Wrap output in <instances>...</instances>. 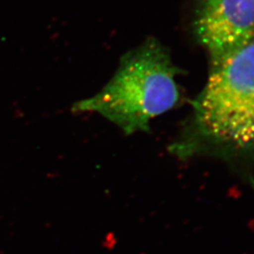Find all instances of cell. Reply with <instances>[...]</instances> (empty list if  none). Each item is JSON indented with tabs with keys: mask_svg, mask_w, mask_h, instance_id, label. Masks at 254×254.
<instances>
[{
	"mask_svg": "<svg viewBox=\"0 0 254 254\" xmlns=\"http://www.w3.org/2000/svg\"><path fill=\"white\" fill-rule=\"evenodd\" d=\"M177 70L155 39L127 52L100 91L74 103L73 112L97 113L125 134L147 132L153 119L173 109L180 94Z\"/></svg>",
	"mask_w": 254,
	"mask_h": 254,
	"instance_id": "cell-1",
	"label": "cell"
},
{
	"mask_svg": "<svg viewBox=\"0 0 254 254\" xmlns=\"http://www.w3.org/2000/svg\"><path fill=\"white\" fill-rule=\"evenodd\" d=\"M196 35L212 66L254 41V0H200Z\"/></svg>",
	"mask_w": 254,
	"mask_h": 254,
	"instance_id": "cell-3",
	"label": "cell"
},
{
	"mask_svg": "<svg viewBox=\"0 0 254 254\" xmlns=\"http://www.w3.org/2000/svg\"><path fill=\"white\" fill-rule=\"evenodd\" d=\"M193 106L201 140L220 152H254V41L212 66Z\"/></svg>",
	"mask_w": 254,
	"mask_h": 254,
	"instance_id": "cell-2",
	"label": "cell"
}]
</instances>
